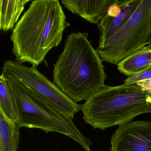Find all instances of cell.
Listing matches in <instances>:
<instances>
[{"instance_id": "3", "label": "cell", "mask_w": 151, "mask_h": 151, "mask_svg": "<svg viewBox=\"0 0 151 151\" xmlns=\"http://www.w3.org/2000/svg\"><path fill=\"white\" fill-rule=\"evenodd\" d=\"M80 106L86 123L105 130L128 123L141 114L151 113V94L136 83L105 85Z\"/></svg>"}, {"instance_id": "4", "label": "cell", "mask_w": 151, "mask_h": 151, "mask_svg": "<svg viewBox=\"0 0 151 151\" xmlns=\"http://www.w3.org/2000/svg\"><path fill=\"white\" fill-rule=\"evenodd\" d=\"M5 76L17 103L19 118L16 123L19 127L37 128L46 133H62L73 139L86 151H91L90 146L92 145V142L79 131L72 119L55 110L29 86L17 78L10 76Z\"/></svg>"}, {"instance_id": "10", "label": "cell", "mask_w": 151, "mask_h": 151, "mask_svg": "<svg viewBox=\"0 0 151 151\" xmlns=\"http://www.w3.org/2000/svg\"><path fill=\"white\" fill-rule=\"evenodd\" d=\"M117 70L128 77L136 76L151 66V48L145 46L121 61Z\"/></svg>"}, {"instance_id": "13", "label": "cell", "mask_w": 151, "mask_h": 151, "mask_svg": "<svg viewBox=\"0 0 151 151\" xmlns=\"http://www.w3.org/2000/svg\"><path fill=\"white\" fill-rule=\"evenodd\" d=\"M0 109L10 120L16 123L19 118L17 103L6 77L0 76Z\"/></svg>"}, {"instance_id": "9", "label": "cell", "mask_w": 151, "mask_h": 151, "mask_svg": "<svg viewBox=\"0 0 151 151\" xmlns=\"http://www.w3.org/2000/svg\"><path fill=\"white\" fill-rule=\"evenodd\" d=\"M111 0H63L66 9L87 22L98 25L103 18Z\"/></svg>"}, {"instance_id": "6", "label": "cell", "mask_w": 151, "mask_h": 151, "mask_svg": "<svg viewBox=\"0 0 151 151\" xmlns=\"http://www.w3.org/2000/svg\"><path fill=\"white\" fill-rule=\"evenodd\" d=\"M1 69L3 75L14 77L28 86L55 110L66 117L72 120L80 110V105L70 99L37 68L27 67L16 60H9L4 62Z\"/></svg>"}, {"instance_id": "8", "label": "cell", "mask_w": 151, "mask_h": 151, "mask_svg": "<svg viewBox=\"0 0 151 151\" xmlns=\"http://www.w3.org/2000/svg\"><path fill=\"white\" fill-rule=\"evenodd\" d=\"M141 0H111L103 18L98 24L100 37L98 47L102 46L129 21Z\"/></svg>"}, {"instance_id": "11", "label": "cell", "mask_w": 151, "mask_h": 151, "mask_svg": "<svg viewBox=\"0 0 151 151\" xmlns=\"http://www.w3.org/2000/svg\"><path fill=\"white\" fill-rule=\"evenodd\" d=\"M20 128L0 109V151H17Z\"/></svg>"}, {"instance_id": "15", "label": "cell", "mask_w": 151, "mask_h": 151, "mask_svg": "<svg viewBox=\"0 0 151 151\" xmlns=\"http://www.w3.org/2000/svg\"><path fill=\"white\" fill-rule=\"evenodd\" d=\"M143 91L151 94V79L142 80L136 83Z\"/></svg>"}, {"instance_id": "14", "label": "cell", "mask_w": 151, "mask_h": 151, "mask_svg": "<svg viewBox=\"0 0 151 151\" xmlns=\"http://www.w3.org/2000/svg\"><path fill=\"white\" fill-rule=\"evenodd\" d=\"M151 79V66L136 76L129 77L124 81L125 84H133L139 81Z\"/></svg>"}, {"instance_id": "7", "label": "cell", "mask_w": 151, "mask_h": 151, "mask_svg": "<svg viewBox=\"0 0 151 151\" xmlns=\"http://www.w3.org/2000/svg\"><path fill=\"white\" fill-rule=\"evenodd\" d=\"M110 151H151V122L120 125L111 139Z\"/></svg>"}, {"instance_id": "5", "label": "cell", "mask_w": 151, "mask_h": 151, "mask_svg": "<svg viewBox=\"0 0 151 151\" xmlns=\"http://www.w3.org/2000/svg\"><path fill=\"white\" fill-rule=\"evenodd\" d=\"M151 34V0H141L125 25L96 50L103 61L117 65L147 45Z\"/></svg>"}, {"instance_id": "12", "label": "cell", "mask_w": 151, "mask_h": 151, "mask_svg": "<svg viewBox=\"0 0 151 151\" xmlns=\"http://www.w3.org/2000/svg\"><path fill=\"white\" fill-rule=\"evenodd\" d=\"M30 0H1L0 30L6 32L14 29L24 8Z\"/></svg>"}, {"instance_id": "1", "label": "cell", "mask_w": 151, "mask_h": 151, "mask_svg": "<svg viewBox=\"0 0 151 151\" xmlns=\"http://www.w3.org/2000/svg\"><path fill=\"white\" fill-rule=\"evenodd\" d=\"M58 0H35L13 30V53L20 63L37 68L45 62L48 52L62 42L70 26Z\"/></svg>"}, {"instance_id": "16", "label": "cell", "mask_w": 151, "mask_h": 151, "mask_svg": "<svg viewBox=\"0 0 151 151\" xmlns=\"http://www.w3.org/2000/svg\"><path fill=\"white\" fill-rule=\"evenodd\" d=\"M147 46L149 48H151V34L150 36V39H149V42H148V44L147 45Z\"/></svg>"}, {"instance_id": "2", "label": "cell", "mask_w": 151, "mask_h": 151, "mask_svg": "<svg viewBox=\"0 0 151 151\" xmlns=\"http://www.w3.org/2000/svg\"><path fill=\"white\" fill-rule=\"evenodd\" d=\"M88 37L80 32L69 35L53 64V83L76 103L86 101L105 86L107 77L103 61Z\"/></svg>"}]
</instances>
